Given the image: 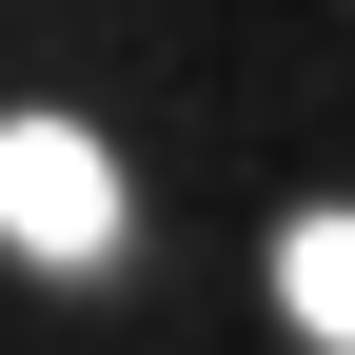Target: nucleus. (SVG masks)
<instances>
[{
	"label": "nucleus",
	"mask_w": 355,
	"mask_h": 355,
	"mask_svg": "<svg viewBox=\"0 0 355 355\" xmlns=\"http://www.w3.org/2000/svg\"><path fill=\"white\" fill-rule=\"evenodd\" d=\"M0 237L20 257H119V158L79 119H0Z\"/></svg>",
	"instance_id": "f257e3e1"
},
{
	"label": "nucleus",
	"mask_w": 355,
	"mask_h": 355,
	"mask_svg": "<svg viewBox=\"0 0 355 355\" xmlns=\"http://www.w3.org/2000/svg\"><path fill=\"white\" fill-rule=\"evenodd\" d=\"M277 296H296V336L355 355V217H296V237H277Z\"/></svg>",
	"instance_id": "f03ea898"
}]
</instances>
